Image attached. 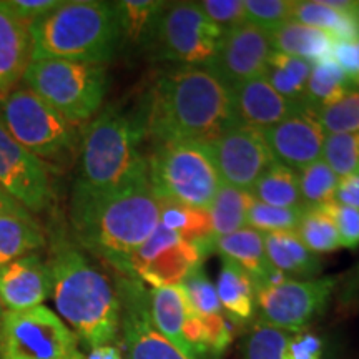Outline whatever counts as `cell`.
Segmentation results:
<instances>
[{"mask_svg": "<svg viewBox=\"0 0 359 359\" xmlns=\"http://www.w3.org/2000/svg\"><path fill=\"white\" fill-rule=\"evenodd\" d=\"M323 160L338 178L359 172V132L326 135Z\"/></svg>", "mask_w": 359, "mask_h": 359, "instance_id": "cell-38", "label": "cell"}, {"mask_svg": "<svg viewBox=\"0 0 359 359\" xmlns=\"http://www.w3.org/2000/svg\"><path fill=\"white\" fill-rule=\"evenodd\" d=\"M238 123L231 90L205 67H180L156 80L140 125L143 137L212 145Z\"/></svg>", "mask_w": 359, "mask_h": 359, "instance_id": "cell-1", "label": "cell"}, {"mask_svg": "<svg viewBox=\"0 0 359 359\" xmlns=\"http://www.w3.org/2000/svg\"><path fill=\"white\" fill-rule=\"evenodd\" d=\"M52 293V273L39 253L0 266V302L7 311L40 306Z\"/></svg>", "mask_w": 359, "mask_h": 359, "instance_id": "cell-18", "label": "cell"}, {"mask_svg": "<svg viewBox=\"0 0 359 359\" xmlns=\"http://www.w3.org/2000/svg\"><path fill=\"white\" fill-rule=\"evenodd\" d=\"M183 291H185L188 306L198 316H213V314H224L219 304L217 288L208 276L201 271V266L190 273L182 283Z\"/></svg>", "mask_w": 359, "mask_h": 359, "instance_id": "cell-40", "label": "cell"}, {"mask_svg": "<svg viewBox=\"0 0 359 359\" xmlns=\"http://www.w3.org/2000/svg\"><path fill=\"white\" fill-rule=\"evenodd\" d=\"M251 196L264 205L278 206V208H304L302 191H299V178L294 170L275 163L251 188Z\"/></svg>", "mask_w": 359, "mask_h": 359, "instance_id": "cell-30", "label": "cell"}, {"mask_svg": "<svg viewBox=\"0 0 359 359\" xmlns=\"http://www.w3.org/2000/svg\"><path fill=\"white\" fill-rule=\"evenodd\" d=\"M224 30L205 15L198 4H167L155 22L148 45L165 60L182 67H208Z\"/></svg>", "mask_w": 359, "mask_h": 359, "instance_id": "cell-10", "label": "cell"}, {"mask_svg": "<svg viewBox=\"0 0 359 359\" xmlns=\"http://www.w3.org/2000/svg\"><path fill=\"white\" fill-rule=\"evenodd\" d=\"M217 294L224 316L235 325H245L255 314L257 294L250 276L230 259H223L217 283Z\"/></svg>", "mask_w": 359, "mask_h": 359, "instance_id": "cell-26", "label": "cell"}, {"mask_svg": "<svg viewBox=\"0 0 359 359\" xmlns=\"http://www.w3.org/2000/svg\"><path fill=\"white\" fill-rule=\"evenodd\" d=\"M303 213L304 210L278 208V206H269L262 203V201L253 200L248 218H246V226L259 233L296 231L302 223Z\"/></svg>", "mask_w": 359, "mask_h": 359, "instance_id": "cell-39", "label": "cell"}, {"mask_svg": "<svg viewBox=\"0 0 359 359\" xmlns=\"http://www.w3.org/2000/svg\"><path fill=\"white\" fill-rule=\"evenodd\" d=\"M264 250L273 269L286 278L313 280L321 269V262L302 243L296 231L263 233Z\"/></svg>", "mask_w": 359, "mask_h": 359, "instance_id": "cell-23", "label": "cell"}, {"mask_svg": "<svg viewBox=\"0 0 359 359\" xmlns=\"http://www.w3.org/2000/svg\"><path fill=\"white\" fill-rule=\"evenodd\" d=\"M298 178L299 191H302V198L306 210L320 208V206L334 201L339 178L336 177L333 170L327 167L323 158L303 168Z\"/></svg>", "mask_w": 359, "mask_h": 359, "instance_id": "cell-36", "label": "cell"}, {"mask_svg": "<svg viewBox=\"0 0 359 359\" xmlns=\"http://www.w3.org/2000/svg\"><path fill=\"white\" fill-rule=\"evenodd\" d=\"M120 333L128 359H191L156 330L150 313V290L132 276L116 280Z\"/></svg>", "mask_w": 359, "mask_h": 359, "instance_id": "cell-12", "label": "cell"}, {"mask_svg": "<svg viewBox=\"0 0 359 359\" xmlns=\"http://www.w3.org/2000/svg\"><path fill=\"white\" fill-rule=\"evenodd\" d=\"M198 6L222 30H230L246 22L245 0H203Z\"/></svg>", "mask_w": 359, "mask_h": 359, "instance_id": "cell-43", "label": "cell"}, {"mask_svg": "<svg viewBox=\"0 0 359 359\" xmlns=\"http://www.w3.org/2000/svg\"><path fill=\"white\" fill-rule=\"evenodd\" d=\"M0 188L29 213L50 208L53 188L48 168L6 132L0 123Z\"/></svg>", "mask_w": 359, "mask_h": 359, "instance_id": "cell-15", "label": "cell"}, {"mask_svg": "<svg viewBox=\"0 0 359 359\" xmlns=\"http://www.w3.org/2000/svg\"><path fill=\"white\" fill-rule=\"evenodd\" d=\"M32 60L85 62L105 65L122 43L114 2L67 0L29 25Z\"/></svg>", "mask_w": 359, "mask_h": 359, "instance_id": "cell-4", "label": "cell"}, {"mask_svg": "<svg viewBox=\"0 0 359 359\" xmlns=\"http://www.w3.org/2000/svg\"><path fill=\"white\" fill-rule=\"evenodd\" d=\"M291 333L258 320L251 326L243 343L245 359H285Z\"/></svg>", "mask_w": 359, "mask_h": 359, "instance_id": "cell-37", "label": "cell"}, {"mask_svg": "<svg viewBox=\"0 0 359 359\" xmlns=\"http://www.w3.org/2000/svg\"><path fill=\"white\" fill-rule=\"evenodd\" d=\"M351 87L353 82L333 58L318 62L313 65L308 79L304 109L316 111L327 103L334 102Z\"/></svg>", "mask_w": 359, "mask_h": 359, "instance_id": "cell-33", "label": "cell"}, {"mask_svg": "<svg viewBox=\"0 0 359 359\" xmlns=\"http://www.w3.org/2000/svg\"><path fill=\"white\" fill-rule=\"evenodd\" d=\"M147 161L150 182L161 200L208 210L222 187L212 150L205 143H156Z\"/></svg>", "mask_w": 359, "mask_h": 359, "instance_id": "cell-7", "label": "cell"}, {"mask_svg": "<svg viewBox=\"0 0 359 359\" xmlns=\"http://www.w3.org/2000/svg\"><path fill=\"white\" fill-rule=\"evenodd\" d=\"M114 6L122 30V42L148 45L155 22L167 4L156 0H122L114 2Z\"/></svg>", "mask_w": 359, "mask_h": 359, "instance_id": "cell-32", "label": "cell"}, {"mask_svg": "<svg viewBox=\"0 0 359 359\" xmlns=\"http://www.w3.org/2000/svg\"><path fill=\"white\" fill-rule=\"evenodd\" d=\"M336 203L359 210V173L339 178L334 195Z\"/></svg>", "mask_w": 359, "mask_h": 359, "instance_id": "cell-47", "label": "cell"}, {"mask_svg": "<svg viewBox=\"0 0 359 359\" xmlns=\"http://www.w3.org/2000/svg\"><path fill=\"white\" fill-rule=\"evenodd\" d=\"M0 359H85L77 334L50 308L6 311Z\"/></svg>", "mask_w": 359, "mask_h": 359, "instance_id": "cell-9", "label": "cell"}, {"mask_svg": "<svg viewBox=\"0 0 359 359\" xmlns=\"http://www.w3.org/2000/svg\"><path fill=\"white\" fill-rule=\"evenodd\" d=\"M326 135L359 132V87L353 85L334 102L314 111Z\"/></svg>", "mask_w": 359, "mask_h": 359, "instance_id": "cell-34", "label": "cell"}, {"mask_svg": "<svg viewBox=\"0 0 359 359\" xmlns=\"http://www.w3.org/2000/svg\"><path fill=\"white\" fill-rule=\"evenodd\" d=\"M70 217L85 250L132 276V258L160 224V198L147 173L109 195L72 200Z\"/></svg>", "mask_w": 359, "mask_h": 359, "instance_id": "cell-2", "label": "cell"}, {"mask_svg": "<svg viewBox=\"0 0 359 359\" xmlns=\"http://www.w3.org/2000/svg\"><path fill=\"white\" fill-rule=\"evenodd\" d=\"M353 15L356 19L358 25H359V2H354V8H353Z\"/></svg>", "mask_w": 359, "mask_h": 359, "instance_id": "cell-50", "label": "cell"}, {"mask_svg": "<svg viewBox=\"0 0 359 359\" xmlns=\"http://www.w3.org/2000/svg\"><path fill=\"white\" fill-rule=\"evenodd\" d=\"M296 235L314 255L331 253V251L341 248L338 230H336L333 219L323 208L304 210Z\"/></svg>", "mask_w": 359, "mask_h": 359, "instance_id": "cell-35", "label": "cell"}, {"mask_svg": "<svg viewBox=\"0 0 359 359\" xmlns=\"http://www.w3.org/2000/svg\"><path fill=\"white\" fill-rule=\"evenodd\" d=\"M48 268L58 316L88 349L120 343V302L110 281L65 240L52 245Z\"/></svg>", "mask_w": 359, "mask_h": 359, "instance_id": "cell-3", "label": "cell"}, {"mask_svg": "<svg viewBox=\"0 0 359 359\" xmlns=\"http://www.w3.org/2000/svg\"><path fill=\"white\" fill-rule=\"evenodd\" d=\"M215 165L224 185L251 191L255 183L276 163L259 130L236 123L212 145Z\"/></svg>", "mask_w": 359, "mask_h": 359, "instance_id": "cell-14", "label": "cell"}, {"mask_svg": "<svg viewBox=\"0 0 359 359\" xmlns=\"http://www.w3.org/2000/svg\"><path fill=\"white\" fill-rule=\"evenodd\" d=\"M22 80L72 127L87 123L100 110L107 92L105 65L85 62L32 60Z\"/></svg>", "mask_w": 359, "mask_h": 359, "instance_id": "cell-6", "label": "cell"}, {"mask_svg": "<svg viewBox=\"0 0 359 359\" xmlns=\"http://www.w3.org/2000/svg\"><path fill=\"white\" fill-rule=\"evenodd\" d=\"M313 65L314 64L304 60V58L275 52L269 58V64L263 77L286 100L304 109V95H306V85Z\"/></svg>", "mask_w": 359, "mask_h": 359, "instance_id": "cell-29", "label": "cell"}, {"mask_svg": "<svg viewBox=\"0 0 359 359\" xmlns=\"http://www.w3.org/2000/svg\"><path fill=\"white\" fill-rule=\"evenodd\" d=\"M45 246V235L32 215L0 213V266Z\"/></svg>", "mask_w": 359, "mask_h": 359, "instance_id": "cell-27", "label": "cell"}, {"mask_svg": "<svg viewBox=\"0 0 359 359\" xmlns=\"http://www.w3.org/2000/svg\"><path fill=\"white\" fill-rule=\"evenodd\" d=\"M354 2L294 0L291 20L330 34L336 40H356L359 25L353 15Z\"/></svg>", "mask_w": 359, "mask_h": 359, "instance_id": "cell-22", "label": "cell"}, {"mask_svg": "<svg viewBox=\"0 0 359 359\" xmlns=\"http://www.w3.org/2000/svg\"><path fill=\"white\" fill-rule=\"evenodd\" d=\"M338 278L323 276L313 280H285L264 286L257 293L259 320L286 331H304L313 318L326 306L336 288Z\"/></svg>", "mask_w": 359, "mask_h": 359, "instance_id": "cell-11", "label": "cell"}, {"mask_svg": "<svg viewBox=\"0 0 359 359\" xmlns=\"http://www.w3.org/2000/svg\"><path fill=\"white\" fill-rule=\"evenodd\" d=\"M2 2L13 15L19 17L27 25L42 19L62 4L60 0H2Z\"/></svg>", "mask_w": 359, "mask_h": 359, "instance_id": "cell-45", "label": "cell"}, {"mask_svg": "<svg viewBox=\"0 0 359 359\" xmlns=\"http://www.w3.org/2000/svg\"><path fill=\"white\" fill-rule=\"evenodd\" d=\"M150 313L151 321L156 330L168 341L183 351L188 358L193 353L185 339V323L188 313V303L182 285L161 286L150 290Z\"/></svg>", "mask_w": 359, "mask_h": 359, "instance_id": "cell-24", "label": "cell"}, {"mask_svg": "<svg viewBox=\"0 0 359 359\" xmlns=\"http://www.w3.org/2000/svg\"><path fill=\"white\" fill-rule=\"evenodd\" d=\"M213 248L218 251L223 259H230L243 269L253 283L255 293L264 286L290 280L269 264L266 250H264L263 233L253 230V228L245 226L231 235L215 238Z\"/></svg>", "mask_w": 359, "mask_h": 359, "instance_id": "cell-20", "label": "cell"}, {"mask_svg": "<svg viewBox=\"0 0 359 359\" xmlns=\"http://www.w3.org/2000/svg\"><path fill=\"white\" fill-rule=\"evenodd\" d=\"M273 53L269 32L243 22L224 30L217 55L206 69L231 88L246 80L263 77Z\"/></svg>", "mask_w": 359, "mask_h": 359, "instance_id": "cell-16", "label": "cell"}, {"mask_svg": "<svg viewBox=\"0 0 359 359\" xmlns=\"http://www.w3.org/2000/svg\"><path fill=\"white\" fill-rule=\"evenodd\" d=\"M203 250L177 233L158 224L154 235L135 253L130 275L151 288L182 285L185 278L201 266Z\"/></svg>", "mask_w": 359, "mask_h": 359, "instance_id": "cell-13", "label": "cell"}, {"mask_svg": "<svg viewBox=\"0 0 359 359\" xmlns=\"http://www.w3.org/2000/svg\"><path fill=\"white\" fill-rule=\"evenodd\" d=\"M276 163L302 172L308 165L323 158L326 133L313 110L303 109L283 122L262 130Z\"/></svg>", "mask_w": 359, "mask_h": 359, "instance_id": "cell-17", "label": "cell"}, {"mask_svg": "<svg viewBox=\"0 0 359 359\" xmlns=\"http://www.w3.org/2000/svg\"><path fill=\"white\" fill-rule=\"evenodd\" d=\"M230 90L238 123L259 132L303 110V107L280 95L264 77L246 80Z\"/></svg>", "mask_w": 359, "mask_h": 359, "instance_id": "cell-19", "label": "cell"}, {"mask_svg": "<svg viewBox=\"0 0 359 359\" xmlns=\"http://www.w3.org/2000/svg\"><path fill=\"white\" fill-rule=\"evenodd\" d=\"M160 223L187 241L200 246L203 251L208 246L213 248L215 236L208 210L193 208L160 198Z\"/></svg>", "mask_w": 359, "mask_h": 359, "instance_id": "cell-28", "label": "cell"}, {"mask_svg": "<svg viewBox=\"0 0 359 359\" xmlns=\"http://www.w3.org/2000/svg\"><path fill=\"white\" fill-rule=\"evenodd\" d=\"M30 62L32 42L29 25L0 0V100L19 85Z\"/></svg>", "mask_w": 359, "mask_h": 359, "instance_id": "cell-21", "label": "cell"}, {"mask_svg": "<svg viewBox=\"0 0 359 359\" xmlns=\"http://www.w3.org/2000/svg\"><path fill=\"white\" fill-rule=\"evenodd\" d=\"M269 37H271L273 50L275 52L304 58L311 64L330 60L334 43L338 42L334 37L323 32V30L302 25L293 20L271 30Z\"/></svg>", "mask_w": 359, "mask_h": 359, "instance_id": "cell-25", "label": "cell"}, {"mask_svg": "<svg viewBox=\"0 0 359 359\" xmlns=\"http://www.w3.org/2000/svg\"><path fill=\"white\" fill-rule=\"evenodd\" d=\"M253 200L250 191L222 183L208 208L210 217H212L213 236H226L245 228Z\"/></svg>", "mask_w": 359, "mask_h": 359, "instance_id": "cell-31", "label": "cell"}, {"mask_svg": "<svg viewBox=\"0 0 359 359\" xmlns=\"http://www.w3.org/2000/svg\"><path fill=\"white\" fill-rule=\"evenodd\" d=\"M4 304H2V302H0V331H2V320H4Z\"/></svg>", "mask_w": 359, "mask_h": 359, "instance_id": "cell-52", "label": "cell"}, {"mask_svg": "<svg viewBox=\"0 0 359 359\" xmlns=\"http://www.w3.org/2000/svg\"><path fill=\"white\" fill-rule=\"evenodd\" d=\"M85 359H128L127 351H125L122 343L109 344V346H100L95 349H90L88 356Z\"/></svg>", "mask_w": 359, "mask_h": 359, "instance_id": "cell-48", "label": "cell"}, {"mask_svg": "<svg viewBox=\"0 0 359 359\" xmlns=\"http://www.w3.org/2000/svg\"><path fill=\"white\" fill-rule=\"evenodd\" d=\"M6 132L40 160H57L77 145V130L32 90L17 87L0 100Z\"/></svg>", "mask_w": 359, "mask_h": 359, "instance_id": "cell-8", "label": "cell"}, {"mask_svg": "<svg viewBox=\"0 0 359 359\" xmlns=\"http://www.w3.org/2000/svg\"><path fill=\"white\" fill-rule=\"evenodd\" d=\"M138 122L109 107L87 123L80 143L79 177L72 200L109 195L148 173Z\"/></svg>", "mask_w": 359, "mask_h": 359, "instance_id": "cell-5", "label": "cell"}, {"mask_svg": "<svg viewBox=\"0 0 359 359\" xmlns=\"http://www.w3.org/2000/svg\"><path fill=\"white\" fill-rule=\"evenodd\" d=\"M294 0H245L246 22L271 32L291 20Z\"/></svg>", "mask_w": 359, "mask_h": 359, "instance_id": "cell-41", "label": "cell"}, {"mask_svg": "<svg viewBox=\"0 0 359 359\" xmlns=\"http://www.w3.org/2000/svg\"><path fill=\"white\" fill-rule=\"evenodd\" d=\"M285 359H323V341L309 331L291 334Z\"/></svg>", "mask_w": 359, "mask_h": 359, "instance_id": "cell-46", "label": "cell"}, {"mask_svg": "<svg viewBox=\"0 0 359 359\" xmlns=\"http://www.w3.org/2000/svg\"><path fill=\"white\" fill-rule=\"evenodd\" d=\"M358 48H359V37H358ZM353 85H356V87H359V64H358V72H356V75H354V79H353Z\"/></svg>", "mask_w": 359, "mask_h": 359, "instance_id": "cell-51", "label": "cell"}, {"mask_svg": "<svg viewBox=\"0 0 359 359\" xmlns=\"http://www.w3.org/2000/svg\"><path fill=\"white\" fill-rule=\"evenodd\" d=\"M0 213H17V215H30L24 206H20L15 200L11 198L6 191L0 188Z\"/></svg>", "mask_w": 359, "mask_h": 359, "instance_id": "cell-49", "label": "cell"}, {"mask_svg": "<svg viewBox=\"0 0 359 359\" xmlns=\"http://www.w3.org/2000/svg\"><path fill=\"white\" fill-rule=\"evenodd\" d=\"M358 173H359V172H358Z\"/></svg>", "mask_w": 359, "mask_h": 359, "instance_id": "cell-53", "label": "cell"}, {"mask_svg": "<svg viewBox=\"0 0 359 359\" xmlns=\"http://www.w3.org/2000/svg\"><path fill=\"white\" fill-rule=\"evenodd\" d=\"M203 325V343L206 349V356H219L224 349L230 346L233 333L231 325L224 314H213V316L201 318Z\"/></svg>", "mask_w": 359, "mask_h": 359, "instance_id": "cell-44", "label": "cell"}, {"mask_svg": "<svg viewBox=\"0 0 359 359\" xmlns=\"http://www.w3.org/2000/svg\"><path fill=\"white\" fill-rule=\"evenodd\" d=\"M333 219L338 230L339 243L343 248H356L359 246V210L343 206L336 201H331L325 206H320Z\"/></svg>", "mask_w": 359, "mask_h": 359, "instance_id": "cell-42", "label": "cell"}]
</instances>
